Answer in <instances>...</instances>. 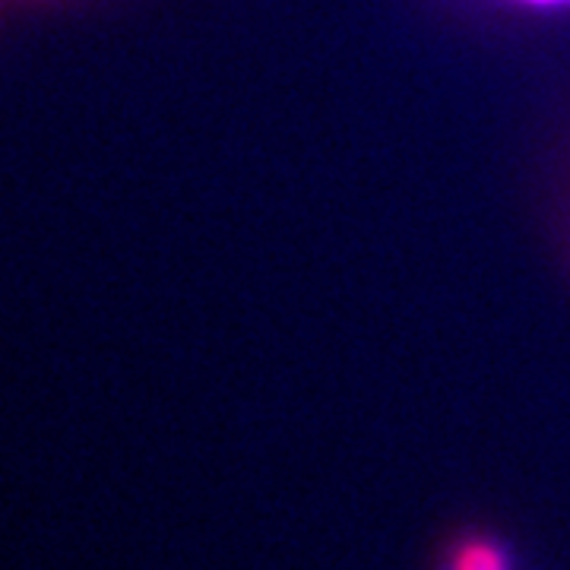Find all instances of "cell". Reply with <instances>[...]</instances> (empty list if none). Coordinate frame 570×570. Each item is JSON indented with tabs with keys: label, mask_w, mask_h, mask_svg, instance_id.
<instances>
[{
	"label": "cell",
	"mask_w": 570,
	"mask_h": 570,
	"mask_svg": "<svg viewBox=\"0 0 570 570\" xmlns=\"http://www.w3.org/2000/svg\"><path fill=\"white\" fill-rule=\"evenodd\" d=\"M448 570H513V558L504 542L472 532L450 549Z\"/></svg>",
	"instance_id": "obj_1"
},
{
	"label": "cell",
	"mask_w": 570,
	"mask_h": 570,
	"mask_svg": "<svg viewBox=\"0 0 570 570\" xmlns=\"http://www.w3.org/2000/svg\"><path fill=\"white\" fill-rule=\"evenodd\" d=\"M517 7H530V10H570V0H510Z\"/></svg>",
	"instance_id": "obj_2"
}]
</instances>
